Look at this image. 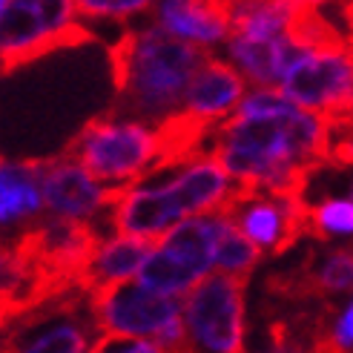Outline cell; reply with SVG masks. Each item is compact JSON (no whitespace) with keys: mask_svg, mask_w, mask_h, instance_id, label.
Returning <instances> with one entry per match:
<instances>
[{"mask_svg":"<svg viewBox=\"0 0 353 353\" xmlns=\"http://www.w3.org/2000/svg\"><path fill=\"white\" fill-rule=\"evenodd\" d=\"M333 121L296 107L276 86H247L204 141L239 190L302 192L307 170L330 150Z\"/></svg>","mask_w":353,"mask_h":353,"instance_id":"obj_1","label":"cell"},{"mask_svg":"<svg viewBox=\"0 0 353 353\" xmlns=\"http://www.w3.org/2000/svg\"><path fill=\"white\" fill-rule=\"evenodd\" d=\"M204 49L161 32L155 23L123 34L115 46L118 115L164 127L179 115Z\"/></svg>","mask_w":353,"mask_h":353,"instance_id":"obj_2","label":"cell"},{"mask_svg":"<svg viewBox=\"0 0 353 353\" xmlns=\"http://www.w3.org/2000/svg\"><path fill=\"white\" fill-rule=\"evenodd\" d=\"M69 155L90 170L101 184L115 190L147 175L155 164L167 161V147L161 130L152 123L112 115L86 123L72 141Z\"/></svg>","mask_w":353,"mask_h":353,"instance_id":"obj_3","label":"cell"},{"mask_svg":"<svg viewBox=\"0 0 353 353\" xmlns=\"http://www.w3.org/2000/svg\"><path fill=\"white\" fill-rule=\"evenodd\" d=\"M219 219L221 210L175 221L170 230L150 241V250L141 261V270L135 273V281L152 293L181 299L207 273H213Z\"/></svg>","mask_w":353,"mask_h":353,"instance_id":"obj_4","label":"cell"},{"mask_svg":"<svg viewBox=\"0 0 353 353\" xmlns=\"http://www.w3.org/2000/svg\"><path fill=\"white\" fill-rule=\"evenodd\" d=\"M244 281L227 273H207L181 296L187 345L204 353H239L247 342Z\"/></svg>","mask_w":353,"mask_h":353,"instance_id":"obj_5","label":"cell"},{"mask_svg":"<svg viewBox=\"0 0 353 353\" xmlns=\"http://www.w3.org/2000/svg\"><path fill=\"white\" fill-rule=\"evenodd\" d=\"M276 90L296 107L327 118H345L353 101V61L345 41L299 46Z\"/></svg>","mask_w":353,"mask_h":353,"instance_id":"obj_6","label":"cell"},{"mask_svg":"<svg viewBox=\"0 0 353 353\" xmlns=\"http://www.w3.org/2000/svg\"><path fill=\"white\" fill-rule=\"evenodd\" d=\"M83 38L75 0H9L0 14V69H14L49 49Z\"/></svg>","mask_w":353,"mask_h":353,"instance_id":"obj_7","label":"cell"},{"mask_svg":"<svg viewBox=\"0 0 353 353\" xmlns=\"http://www.w3.org/2000/svg\"><path fill=\"white\" fill-rule=\"evenodd\" d=\"M175 316H181V299L152 293L135 279L92 290V322L101 336L155 339Z\"/></svg>","mask_w":353,"mask_h":353,"instance_id":"obj_8","label":"cell"},{"mask_svg":"<svg viewBox=\"0 0 353 353\" xmlns=\"http://www.w3.org/2000/svg\"><path fill=\"white\" fill-rule=\"evenodd\" d=\"M224 213L239 227V233L247 241H253L261 253L285 250L305 224L302 192L236 190Z\"/></svg>","mask_w":353,"mask_h":353,"instance_id":"obj_9","label":"cell"},{"mask_svg":"<svg viewBox=\"0 0 353 353\" xmlns=\"http://www.w3.org/2000/svg\"><path fill=\"white\" fill-rule=\"evenodd\" d=\"M41 192L43 213L75 224H92L98 216H107L112 199V187L101 184L72 155L41 164Z\"/></svg>","mask_w":353,"mask_h":353,"instance_id":"obj_10","label":"cell"},{"mask_svg":"<svg viewBox=\"0 0 353 353\" xmlns=\"http://www.w3.org/2000/svg\"><path fill=\"white\" fill-rule=\"evenodd\" d=\"M150 14L161 32L204 52L221 46L230 34V12L219 0H152Z\"/></svg>","mask_w":353,"mask_h":353,"instance_id":"obj_11","label":"cell"},{"mask_svg":"<svg viewBox=\"0 0 353 353\" xmlns=\"http://www.w3.org/2000/svg\"><path fill=\"white\" fill-rule=\"evenodd\" d=\"M224 46V58L236 66V72L247 81V86H276L285 66L296 55L299 46H307L296 34H273V38H256V34L230 32Z\"/></svg>","mask_w":353,"mask_h":353,"instance_id":"obj_12","label":"cell"},{"mask_svg":"<svg viewBox=\"0 0 353 353\" xmlns=\"http://www.w3.org/2000/svg\"><path fill=\"white\" fill-rule=\"evenodd\" d=\"M147 250H150L147 239H138V236L121 233V230L103 233L92 241L90 253L83 256L81 268H78V279L90 290H101V288L118 285V281L135 279Z\"/></svg>","mask_w":353,"mask_h":353,"instance_id":"obj_13","label":"cell"},{"mask_svg":"<svg viewBox=\"0 0 353 353\" xmlns=\"http://www.w3.org/2000/svg\"><path fill=\"white\" fill-rule=\"evenodd\" d=\"M43 216L41 164L0 161V233L21 230Z\"/></svg>","mask_w":353,"mask_h":353,"instance_id":"obj_14","label":"cell"},{"mask_svg":"<svg viewBox=\"0 0 353 353\" xmlns=\"http://www.w3.org/2000/svg\"><path fill=\"white\" fill-rule=\"evenodd\" d=\"M12 347L21 353H83L92 350V333L75 313L49 310L34 322H23L12 336Z\"/></svg>","mask_w":353,"mask_h":353,"instance_id":"obj_15","label":"cell"},{"mask_svg":"<svg viewBox=\"0 0 353 353\" xmlns=\"http://www.w3.org/2000/svg\"><path fill=\"white\" fill-rule=\"evenodd\" d=\"M259 259H261V250H259L253 241H247L239 233V227L221 210L219 233H216V250H213V270L227 273V276L247 279V276L256 270Z\"/></svg>","mask_w":353,"mask_h":353,"instance_id":"obj_16","label":"cell"},{"mask_svg":"<svg viewBox=\"0 0 353 353\" xmlns=\"http://www.w3.org/2000/svg\"><path fill=\"white\" fill-rule=\"evenodd\" d=\"M305 221L322 239H350L353 236V199L350 196L325 199L313 210H307Z\"/></svg>","mask_w":353,"mask_h":353,"instance_id":"obj_17","label":"cell"},{"mask_svg":"<svg viewBox=\"0 0 353 353\" xmlns=\"http://www.w3.org/2000/svg\"><path fill=\"white\" fill-rule=\"evenodd\" d=\"M152 0H75L81 21H132L147 14Z\"/></svg>","mask_w":353,"mask_h":353,"instance_id":"obj_18","label":"cell"},{"mask_svg":"<svg viewBox=\"0 0 353 353\" xmlns=\"http://www.w3.org/2000/svg\"><path fill=\"white\" fill-rule=\"evenodd\" d=\"M316 285L319 290L330 293V296H342L350 290L353 285V256L350 250H330L322 261H319V270H316Z\"/></svg>","mask_w":353,"mask_h":353,"instance_id":"obj_19","label":"cell"},{"mask_svg":"<svg viewBox=\"0 0 353 353\" xmlns=\"http://www.w3.org/2000/svg\"><path fill=\"white\" fill-rule=\"evenodd\" d=\"M330 345L333 350H350L353 347V305H342L336 319L330 322Z\"/></svg>","mask_w":353,"mask_h":353,"instance_id":"obj_20","label":"cell"},{"mask_svg":"<svg viewBox=\"0 0 353 353\" xmlns=\"http://www.w3.org/2000/svg\"><path fill=\"white\" fill-rule=\"evenodd\" d=\"M302 9H307V12H316V9H322V6H327L330 0H296Z\"/></svg>","mask_w":353,"mask_h":353,"instance_id":"obj_21","label":"cell"},{"mask_svg":"<svg viewBox=\"0 0 353 353\" xmlns=\"http://www.w3.org/2000/svg\"><path fill=\"white\" fill-rule=\"evenodd\" d=\"M219 3H221V6H227V9H230L233 3H241V0H219Z\"/></svg>","mask_w":353,"mask_h":353,"instance_id":"obj_22","label":"cell"},{"mask_svg":"<svg viewBox=\"0 0 353 353\" xmlns=\"http://www.w3.org/2000/svg\"><path fill=\"white\" fill-rule=\"evenodd\" d=\"M6 3H9V0H0V14H3V9H6Z\"/></svg>","mask_w":353,"mask_h":353,"instance_id":"obj_23","label":"cell"}]
</instances>
